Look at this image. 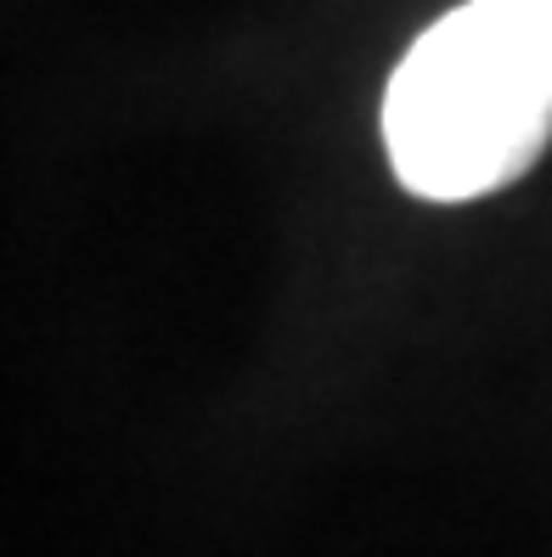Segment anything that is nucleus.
Masks as SVG:
<instances>
[{
	"instance_id": "obj_1",
	"label": "nucleus",
	"mask_w": 552,
	"mask_h": 557,
	"mask_svg": "<svg viewBox=\"0 0 552 557\" xmlns=\"http://www.w3.org/2000/svg\"><path fill=\"white\" fill-rule=\"evenodd\" d=\"M552 136V0H463L401 57L383 141L406 191L468 203L518 181Z\"/></svg>"
}]
</instances>
